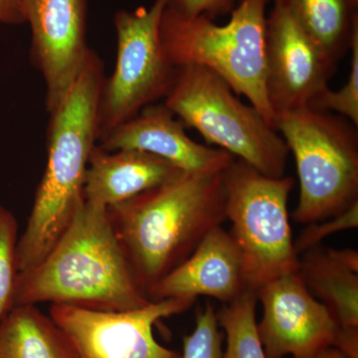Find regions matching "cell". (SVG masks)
<instances>
[{
    "mask_svg": "<svg viewBox=\"0 0 358 358\" xmlns=\"http://www.w3.org/2000/svg\"><path fill=\"white\" fill-rule=\"evenodd\" d=\"M0 358H81L64 329L35 305L15 306L0 322Z\"/></svg>",
    "mask_w": 358,
    "mask_h": 358,
    "instance_id": "obj_17",
    "label": "cell"
},
{
    "mask_svg": "<svg viewBox=\"0 0 358 358\" xmlns=\"http://www.w3.org/2000/svg\"><path fill=\"white\" fill-rule=\"evenodd\" d=\"M257 303L255 292L247 289L217 313L227 343L223 358H267L257 329Z\"/></svg>",
    "mask_w": 358,
    "mask_h": 358,
    "instance_id": "obj_19",
    "label": "cell"
},
{
    "mask_svg": "<svg viewBox=\"0 0 358 358\" xmlns=\"http://www.w3.org/2000/svg\"><path fill=\"white\" fill-rule=\"evenodd\" d=\"M31 29L33 65L46 86L49 114L76 81L91 48L87 43L88 0H21Z\"/></svg>",
    "mask_w": 358,
    "mask_h": 358,
    "instance_id": "obj_12",
    "label": "cell"
},
{
    "mask_svg": "<svg viewBox=\"0 0 358 358\" xmlns=\"http://www.w3.org/2000/svg\"><path fill=\"white\" fill-rule=\"evenodd\" d=\"M358 226V201L333 217L308 224L300 236L294 242V251L301 256L308 250L319 246L324 238L341 231L353 229Z\"/></svg>",
    "mask_w": 358,
    "mask_h": 358,
    "instance_id": "obj_23",
    "label": "cell"
},
{
    "mask_svg": "<svg viewBox=\"0 0 358 358\" xmlns=\"http://www.w3.org/2000/svg\"><path fill=\"white\" fill-rule=\"evenodd\" d=\"M223 173H182L107 207L110 224L138 288L155 287L226 221Z\"/></svg>",
    "mask_w": 358,
    "mask_h": 358,
    "instance_id": "obj_1",
    "label": "cell"
},
{
    "mask_svg": "<svg viewBox=\"0 0 358 358\" xmlns=\"http://www.w3.org/2000/svg\"><path fill=\"white\" fill-rule=\"evenodd\" d=\"M270 0H241L219 25L205 16L186 17L167 4L160 39L176 67L195 65L218 75L275 129L266 89L265 30Z\"/></svg>",
    "mask_w": 358,
    "mask_h": 358,
    "instance_id": "obj_4",
    "label": "cell"
},
{
    "mask_svg": "<svg viewBox=\"0 0 358 358\" xmlns=\"http://www.w3.org/2000/svg\"><path fill=\"white\" fill-rule=\"evenodd\" d=\"M20 0H0V23L8 22L20 10Z\"/></svg>",
    "mask_w": 358,
    "mask_h": 358,
    "instance_id": "obj_25",
    "label": "cell"
},
{
    "mask_svg": "<svg viewBox=\"0 0 358 358\" xmlns=\"http://www.w3.org/2000/svg\"><path fill=\"white\" fill-rule=\"evenodd\" d=\"M164 103H152L122 122L96 145L106 152L136 150L157 155L185 173H223L235 157L190 138L185 126Z\"/></svg>",
    "mask_w": 358,
    "mask_h": 358,
    "instance_id": "obj_13",
    "label": "cell"
},
{
    "mask_svg": "<svg viewBox=\"0 0 358 358\" xmlns=\"http://www.w3.org/2000/svg\"><path fill=\"white\" fill-rule=\"evenodd\" d=\"M219 327L217 312L207 303L197 313L194 331L183 338L181 358H223L224 333Z\"/></svg>",
    "mask_w": 358,
    "mask_h": 358,
    "instance_id": "obj_22",
    "label": "cell"
},
{
    "mask_svg": "<svg viewBox=\"0 0 358 358\" xmlns=\"http://www.w3.org/2000/svg\"><path fill=\"white\" fill-rule=\"evenodd\" d=\"M350 51L352 53V66L348 82L338 91H334L329 87L308 107L338 113L358 127V28L353 34Z\"/></svg>",
    "mask_w": 358,
    "mask_h": 358,
    "instance_id": "obj_21",
    "label": "cell"
},
{
    "mask_svg": "<svg viewBox=\"0 0 358 358\" xmlns=\"http://www.w3.org/2000/svg\"><path fill=\"white\" fill-rule=\"evenodd\" d=\"M47 301L113 312L152 301L131 274L107 207L85 200L48 255L18 273L14 307Z\"/></svg>",
    "mask_w": 358,
    "mask_h": 358,
    "instance_id": "obj_3",
    "label": "cell"
},
{
    "mask_svg": "<svg viewBox=\"0 0 358 358\" xmlns=\"http://www.w3.org/2000/svg\"><path fill=\"white\" fill-rule=\"evenodd\" d=\"M18 239L15 216L0 205V322L14 307L18 277Z\"/></svg>",
    "mask_w": 358,
    "mask_h": 358,
    "instance_id": "obj_20",
    "label": "cell"
},
{
    "mask_svg": "<svg viewBox=\"0 0 358 358\" xmlns=\"http://www.w3.org/2000/svg\"><path fill=\"white\" fill-rule=\"evenodd\" d=\"M275 129L296 162L300 196L294 221L333 217L358 201L357 127L345 117L306 107L278 115Z\"/></svg>",
    "mask_w": 358,
    "mask_h": 358,
    "instance_id": "obj_6",
    "label": "cell"
},
{
    "mask_svg": "<svg viewBox=\"0 0 358 358\" xmlns=\"http://www.w3.org/2000/svg\"><path fill=\"white\" fill-rule=\"evenodd\" d=\"M169 0L115 14L117 59L103 80L98 110V143L143 108L166 98L178 67L167 58L160 22Z\"/></svg>",
    "mask_w": 358,
    "mask_h": 358,
    "instance_id": "obj_8",
    "label": "cell"
},
{
    "mask_svg": "<svg viewBox=\"0 0 358 358\" xmlns=\"http://www.w3.org/2000/svg\"><path fill=\"white\" fill-rule=\"evenodd\" d=\"M105 71L90 50L69 93L51 113L46 167L24 232L18 239V273L48 255L84 204V185L92 150L98 143V110Z\"/></svg>",
    "mask_w": 358,
    "mask_h": 358,
    "instance_id": "obj_2",
    "label": "cell"
},
{
    "mask_svg": "<svg viewBox=\"0 0 358 358\" xmlns=\"http://www.w3.org/2000/svg\"><path fill=\"white\" fill-rule=\"evenodd\" d=\"M226 220L241 257L247 289L259 291L282 275L298 272L288 201L291 176L271 178L235 159L224 171Z\"/></svg>",
    "mask_w": 358,
    "mask_h": 358,
    "instance_id": "obj_7",
    "label": "cell"
},
{
    "mask_svg": "<svg viewBox=\"0 0 358 358\" xmlns=\"http://www.w3.org/2000/svg\"><path fill=\"white\" fill-rule=\"evenodd\" d=\"M265 46L266 89L275 119L284 113L308 107L329 88L338 65L278 4L267 14Z\"/></svg>",
    "mask_w": 358,
    "mask_h": 358,
    "instance_id": "obj_11",
    "label": "cell"
},
{
    "mask_svg": "<svg viewBox=\"0 0 358 358\" xmlns=\"http://www.w3.org/2000/svg\"><path fill=\"white\" fill-rule=\"evenodd\" d=\"M241 1V0H238V2Z\"/></svg>",
    "mask_w": 358,
    "mask_h": 358,
    "instance_id": "obj_27",
    "label": "cell"
},
{
    "mask_svg": "<svg viewBox=\"0 0 358 358\" xmlns=\"http://www.w3.org/2000/svg\"><path fill=\"white\" fill-rule=\"evenodd\" d=\"M247 291L241 257L230 233L214 228L187 259L150 294V301L206 296L231 303Z\"/></svg>",
    "mask_w": 358,
    "mask_h": 358,
    "instance_id": "obj_14",
    "label": "cell"
},
{
    "mask_svg": "<svg viewBox=\"0 0 358 358\" xmlns=\"http://www.w3.org/2000/svg\"><path fill=\"white\" fill-rule=\"evenodd\" d=\"M194 301L166 299L124 312L51 303L50 317L69 336L81 358H181L157 343L154 327L159 320L185 312Z\"/></svg>",
    "mask_w": 358,
    "mask_h": 358,
    "instance_id": "obj_10",
    "label": "cell"
},
{
    "mask_svg": "<svg viewBox=\"0 0 358 358\" xmlns=\"http://www.w3.org/2000/svg\"><path fill=\"white\" fill-rule=\"evenodd\" d=\"M182 173L157 155L136 150L106 152L96 145L92 150L87 167L85 200L112 206Z\"/></svg>",
    "mask_w": 358,
    "mask_h": 358,
    "instance_id": "obj_15",
    "label": "cell"
},
{
    "mask_svg": "<svg viewBox=\"0 0 358 358\" xmlns=\"http://www.w3.org/2000/svg\"><path fill=\"white\" fill-rule=\"evenodd\" d=\"M164 103L208 145H218L265 176H285L289 152L281 134L212 71L178 67Z\"/></svg>",
    "mask_w": 358,
    "mask_h": 358,
    "instance_id": "obj_5",
    "label": "cell"
},
{
    "mask_svg": "<svg viewBox=\"0 0 358 358\" xmlns=\"http://www.w3.org/2000/svg\"><path fill=\"white\" fill-rule=\"evenodd\" d=\"M298 275L308 291L326 306L345 331L358 333L357 250H308L299 261Z\"/></svg>",
    "mask_w": 358,
    "mask_h": 358,
    "instance_id": "obj_16",
    "label": "cell"
},
{
    "mask_svg": "<svg viewBox=\"0 0 358 358\" xmlns=\"http://www.w3.org/2000/svg\"><path fill=\"white\" fill-rule=\"evenodd\" d=\"M338 65L358 28V0H274Z\"/></svg>",
    "mask_w": 358,
    "mask_h": 358,
    "instance_id": "obj_18",
    "label": "cell"
},
{
    "mask_svg": "<svg viewBox=\"0 0 358 358\" xmlns=\"http://www.w3.org/2000/svg\"><path fill=\"white\" fill-rule=\"evenodd\" d=\"M262 320L257 324L267 358H315L329 348L358 358V333L345 331L313 296L298 273L268 282L257 292Z\"/></svg>",
    "mask_w": 358,
    "mask_h": 358,
    "instance_id": "obj_9",
    "label": "cell"
},
{
    "mask_svg": "<svg viewBox=\"0 0 358 358\" xmlns=\"http://www.w3.org/2000/svg\"><path fill=\"white\" fill-rule=\"evenodd\" d=\"M315 358H348L345 353L341 352L338 348H329L324 352H320Z\"/></svg>",
    "mask_w": 358,
    "mask_h": 358,
    "instance_id": "obj_26",
    "label": "cell"
},
{
    "mask_svg": "<svg viewBox=\"0 0 358 358\" xmlns=\"http://www.w3.org/2000/svg\"><path fill=\"white\" fill-rule=\"evenodd\" d=\"M238 0H169V6L186 17L205 16L215 20L229 15L236 7Z\"/></svg>",
    "mask_w": 358,
    "mask_h": 358,
    "instance_id": "obj_24",
    "label": "cell"
}]
</instances>
